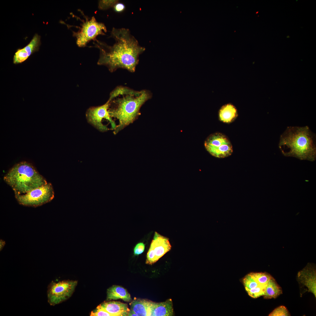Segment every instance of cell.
<instances>
[{"label":"cell","instance_id":"2e32d148","mask_svg":"<svg viewBox=\"0 0 316 316\" xmlns=\"http://www.w3.org/2000/svg\"><path fill=\"white\" fill-rule=\"evenodd\" d=\"M237 116L236 108L231 104H228L222 107L219 111V116L221 121L226 123L233 121Z\"/></svg>","mask_w":316,"mask_h":316},{"label":"cell","instance_id":"e0dca14e","mask_svg":"<svg viewBox=\"0 0 316 316\" xmlns=\"http://www.w3.org/2000/svg\"><path fill=\"white\" fill-rule=\"evenodd\" d=\"M282 293L281 287L272 277L269 280L266 287L263 296L265 299L275 298Z\"/></svg>","mask_w":316,"mask_h":316},{"label":"cell","instance_id":"5bb4252c","mask_svg":"<svg viewBox=\"0 0 316 316\" xmlns=\"http://www.w3.org/2000/svg\"><path fill=\"white\" fill-rule=\"evenodd\" d=\"M107 300L122 299L129 302L131 300L130 296L126 290L122 287L114 285L107 290Z\"/></svg>","mask_w":316,"mask_h":316},{"label":"cell","instance_id":"7402d4cb","mask_svg":"<svg viewBox=\"0 0 316 316\" xmlns=\"http://www.w3.org/2000/svg\"><path fill=\"white\" fill-rule=\"evenodd\" d=\"M266 287L259 285L255 288L246 290V291L250 296L253 298H257L264 295Z\"/></svg>","mask_w":316,"mask_h":316},{"label":"cell","instance_id":"277c9868","mask_svg":"<svg viewBox=\"0 0 316 316\" xmlns=\"http://www.w3.org/2000/svg\"><path fill=\"white\" fill-rule=\"evenodd\" d=\"M4 179L15 194H23L47 183L31 164L20 162L12 167Z\"/></svg>","mask_w":316,"mask_h":316},{"label":"cell","instance_id":"44dd1931","mask_svg":"<svg viewBox=\"0 0 316 316\" xmlns=\"http://www.w3.org/2000/svg\"><path fill=\"white\" fill-rule=\"evenodd\" d=\"M29 57L28 54L24 48L18 49L15 53L13 58V63L18 64L26 60Z\"/></svg>","mask_w":316,"mask_h":316},{"label":"cell","instance_id":"9a60e30c","mask_svg":"<svg viewBox=\"0 0 316 316\" xmlns=\"http://www.w3.org/2000/svg\"><path fill=\"white\" fill-rule=\"evenodd\" d=\"M152 303L145 300H135L131 303V309L138 316H151Z\"/></svg>","mask_w":316,"mask_h":316},{"label":"cell","instance_id":"5b68a950","mask_svg":"<svg viewBox=\"0 0 316 316\" xmlns=\"http://www.w3.org/2000/svg\"><path fill=\"white\" fill-rule=\"evenodd\" d=\"M84 19H81L80 26L71 25L75 27L78 30L77 32L72 31L73 36L76 39L77 45L80 47H85L90 41L95 40L98 35H105L107 31L104 24L97 22L94 16L90 18L83 13Z\"/></svg>","mask_w":316,"mask_h":316},{"label":"cell","instance_id":"4fadbf2b","mask_svg":"<svg viewBox=\"0 0 316 316\" xmlns=\"http://www.w3.org/2000/svg\"><path fill=\"white\" fill-rule=\"evenodd\" d=\"M173 315V309L171 299L159 303L152 302L151 316H169Z\"/></svg>","mask_w":316,"mask_h":316},{"label":"cell","instance_id":"8fae6325","mask_svg":"<svg viewBox=\"0 0 316 316\" xmlns=\"http://www.w3.org/2000/svg\"><path fill=\"white\" fill-rule=\"evenodd\" d=\"M298 282L306 287L308 291L316 297V271L311 265H308L297 274Z\"/></svg>","mask_w":316,"mask_h":316},{"label":"cell","instance_id":"cb8c5ba5","mask_svg":"<svg viewBox=\"0 0 316 316\" xmlns=\"http://www.w3.org/2000/svg\"><path fill=\"white\" fill-rule=\"evenodd\" d=\"M118 0H100L98 4V8L100 10H106L114 7Z\"/></svg>","mask_w":316,"mask_h":316},{"label":"cell","instance_id":"f1b7e54d","mask_svg":"<svg viewBox=\"0 0 316 316\" xmlns=\"http://www.w3.org/2000/svg\"><path fill=\"white\" fill-rule=\"evenodd\" d=\"M5 244V241L2 240L0 241V251L3 249L4 245Z\"/></svg>","mask_w":316,"mask_h":316},{"label":"cell","instance_id":"ac0fdd59","mask_svg":"<svg viewBox=\"0 0 316 316\" xmlns=\"http://www.w3.org/2000/svg\"><path fill=\"white\" fill-rule=\"evenodd\" d=\"M40 36L35 34L29 43L24 48L29 56L35 51H38L41 44Z\"/></svg>","mask_w":316,"mask_h":316},{"label":"cell","instance_id":"603a6c76","mask_svg":"<svg viewBox=\"0 0 316 316\" xmlns=\"http://www.w3.org/2000/svg\"><path fill=\"white\" fill-rule=\"evenodd\" d=\"M269 316H290L287 308L284 306L281 305L275 308Z\"/></svg>","mask_w":316,"mask_h":316},{"label":"cell","instance_id":"d6986e66","mask_svg":"<svg viewBox=\"0 0 316 316\" xmlns=\"http://www.w3.org/2000/svg\"><path fill=\"white\" fill-rule=\"evenodd\" d=\"M250 274L260 285L265 286L272 277L269 274L266 272H251Z\"/></svg>","mask_w":316,"mask_h":316},{"label":"cell","instance_id":"7c38bea8","mask_svg":"<svg viewBox=\"0 0 316 316\" xmlns=\"http://www.w3.org/2000/svg\"><path fill=\"white\" fill-rule=\"evenodd\" d=\"M100 305L112 316H127L130 310L127 304L119 302H105Z\"/></svg>","mask_w":316,"mask_h":316},{"label":"cell","instance_id":"30bf717a","mask_svg":"<svg viewBox=\"0 0 316 316\" xmlns=\"http://www.w3.org/2000/svg\"><path fill=\"white\" fill-rule=\"evenodd\" d=\"M169 239L155 232L147 254L146 263L152 265L157 262L171 248Z\"/></svg>","mask_w":316,"mask_h":316},{"label":"cell","instance_id":"52a82bcc","mask_svg":"<svg viewBox=\"0 0 316 316\" xmlns=\"http://www.w3.org/2000/svg\"><path fill=\"white\" fill-rule=\"evenodd\" d=\"M77 284L76 280H63L57 282L52 281L47 288L49 304L54 306L67 300L72 295Z\"/></svg>","mask_w":316,"mask_h":316},{"label":"cell","instance_id":"6da1fadb","mask_svg":"<svg viewBox=\"0 0 316 316\" xmlns=\"http://www.w3.org/2000/svg\"><path fill=\"white\" fill-rule=\"evenodd\" d=\"M110 37L115 41L112 46L97 39L94 42L95 47L100 51L98 64L106 66L111 72L120 68L134 72L139 63V56L145 48L140 45L127 29L114 28Z\"/></svg>","mask_w":316,"mask_h":316},{"label":"cell","instance_id":"8992f818","mask_svg":"<svg viewBox=\"0 0 316 316\" xmlns=\"http://www.w3.org/2000/svg\"><path fill=\"white\" fill-rule=\"evenodd\" d=\"M15 197L20 204L37 207L51 201L54 197V193L51 184L47 183L25 194H15Z\"/></svg>","mask_w":316,"mask_h":316},{"label":"cell","instance_id":"484cf974","mask_svg":"<svg viewBox=\"0 0 316 316\" xmlns=\"http://www.w3.org/2000/svg\"><path fill=\"white\" fill-rule=\"evenodd\" d=\"M145 248V245L143 243H138L134 249V255H138L142 253L144 250Z\"/></svg>","mask_w":316,"mask_h":316},{"label":"cell","instance_id":"7a4b0ae2","mask_svg":"<svg viewBox=\"0 0 316 316\" xmlns=\"http://www.w3.org/2000/svg\"><path fill=\"white\" fill-rule=\"evenodd\" d=\"M152 97L149 90H135L122 86L112 91L108 100V111L110 116L119 122L114 133L117 134L137 119L140 115L141 107Z\"/></svg>","mask_w":316,"mask_h":316},{"label":"cell","instance_id":"3957f363","mask_svg":"<svg viewBox=\"0 0 316 316\" xmlns=\"http://www.w3.org/2000/svg\"><path fill=\"white\" fill-rule=\"evenodd\" d=\"M316 138L307 126L288 127L281 135L279 147L285 156L314 161L316 158Z\"/></svg>","mask_w":316,"mask_h":316},{"label":"cell","instance_id":"ffe728a7","mask_svg":"<svg viewBox=\"0 0 316 316\" xmlns=\"http://www.w3.org/2000/svg\"><path fill=\"white\" fill-rule=\"evenodd\" d=\"M242 282L246 291L260 285L250 273L246 275L243 278Z\"/></svg>","mask_w":316,"mask_h":316},{"label":"cell","instance_id":"4316f807","mask_svg":"<svg viewBox=\"0 0 316 316\" xmlns=\"http://www.w3.org/2000/svg\"><path fill=\"white\" fill-rule=\"evenodd\" d=\"M114 10L117 12H121L124 10L125 7L124 5L118 2L116 3L114 6Z\"/></svg>","mask_w":316,"mask_h":316},{"label":"cell","instance_id":"d4e9b609","mask_svg":"<svg viewBox=\"0 0 316 316\" xmlns=\"http://www.w3.org/2000/svg\"><path fill=\"white\" fill-rule=\"evenodd\" d=\"M91 316H112L99 305L90 314Z\"/></svg>","mask_w":316,"mask_h":316},{"label":"cell","instance_id":"83f0119b","mask_svg":"<svg viewBox=\"0 0 316 316\" xmlns=\"http://www.w3.org/2000/svg\"><path fill=\"white\" fill-rule=\"evenodd\" d=\"M128 316H137L138 315L132 310H130Z\"/></svg>","mask_w":316,"mask_h":316},{"label":"cell","instance_id":"9c48e42d","mask_svg":"<svg viewBox=\"0 0 316 316\" xmlns=\"http://www.w3.org/2000/svg\"><path fill=\"white\" fill-rule=\"evenodd\" d=\"M109 106V102L108 100L102 105L90 107L86 113V118L89 123L102 132L107 131L109 129L102 122L104 119L109 122L111 129L114 130L116 126L115 122L110 116L108 111Z\"/></svg>","mask_w":316,"mask_h":316},{"label":"cell","instance_id":"ba28073f","mask_svg":"<svg viewBox=\"0 0 316 316\" xmlns=\"http://www.w3.org/2000/svg\"><path fill=\"white\" fill-rule=\"evenodd\" d=\"M205 147L211 154L219 158L229 157L233 151L232 144L224 135L216 133L210 135L205 140Z\"/></svg>","mask_w":316,"mask_h":316}]
</instances>
